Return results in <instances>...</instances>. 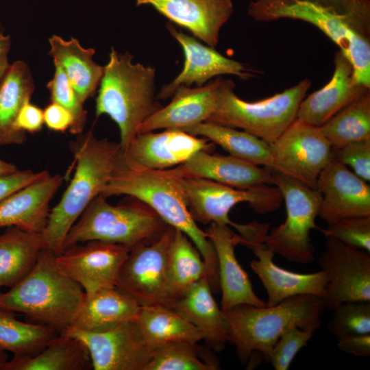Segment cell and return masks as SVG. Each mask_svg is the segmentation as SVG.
<instances>
[{
	"label": "cell",
	"instance_id": "15",
	"mask_svg": "<svg viewBox=\"0 0 370 370\" xmlns=\"http://www.w3.org/2000/svg\"><path fill=\"white\" fill-rule=\"evenodd\" d=\"M131 248L97 240L75 244L56 256L60 267L86 295L116 287L119 272Z\"/></svg>",
	"mask_w": 370,
	"mask_h": 370
},
{
	"label": "cell",
	"instance_id": "11",
	"mask_svg": "<svg viewBox=\"0 0 370 370\" xmlns=\"http://www.w3.org/2000/svg\"><path fill=\"white\" fill-rule=\"evenodd\" d=\"M270 146L272 171L313 189L320 173L334 158L332 147L319 127L297 119Z\"/></svg>",
	"mask_w": 370,
	"mask_h": 370
},
{
	"label": "cell",
	"instance_id": "22",
	"mask_svg": "<svg viewBox=\"0 0 370 370\" xmlns=\"http://www.w3.org/2000/svg\"><path fill=\"white\" fill-rule=\"evenodd\" d=\"M206 232L217 255L222 312L241 304L267 306L255 293L247 273L237 260L234 249L239 244L238 234L228 225L216 223H210Z\"/></svg>",
	"mask_w": 370,
	"mask_h": 370
},
{
	"label": "cell",
	"instance_id": "46",
	"mask_svg": "<svg viewBox=\"0 0 370 370\" xmlns=\"http://www.w3.org/2000/svg\"><path fill=\"white\" fill-rule=\"evenodd\" d=\"M338 347L356 357L370 356V334H349L337 339Z\"/></svg>",
	"mask_w": 370,
	"mask_h": 370
},
{
	"label": "cell",
	"instance_id": "2",
	"mask_svg": "<svg viewBox=\"0 0 370 370\" xmlns=\"http://www.w3.org/2000/svg\"><path fill=\"white\" fill-rule=\"evenodd\" d=\"M101 195L106 198L121 195L136 198L166 223L184 233L206 264L212 292L220 291L215 249L206 231L191 217L180 177L172 168L159 170L143 167L130 160L121 149L110 180Z\"/></svg>",
	"mask_w": 370,
	"mask_h": 370
},
{
	"label": "cell",
	"instance_id": "33",
	"mask_svg": "<svg viewBox=\"0 0 370 370\" xmlns=\"http://www.w3.org/2000/svg\"><path fill=\"white\" fill-rule=\"evenodd\" d=\"M181 130L208 139L232 156L272 170L273 158L270 145L245 131L208 121Z\"/></svg>",
	"mask_w": 370,
	"mask_h": 370
},
{
	"label": "cell",
	"instance_id": "47",
	"mask_svg": "<svg viewBox=\"0 0 370 370\" xmlns=\"http://www.w3.org/2000/svg\"><path fill=\"white\" fill-rule=\"evenodd\" d=\"M10 47V36L5 35L0 26V86L11 64L8 61Z\"/></svg>",
	"mask_w": 370,
	"mask_h": 370
},
{
	"label": "cell",
	"instance_id": "29",
	"mask_svg": "<svg viewBox=\"0 0 370 370\" xmlns=\"http://www.w3.org/2000/svg\"><path fill=\"white\" fill-rule=\"evenodd\" d=\"M35 84L28 64L16 60L10 66L0 86V146L22 145L25 132L15 121L23 106L30 101Z\"/></svg>",
	"mask_w": 370,
	"mask_h": 370
},
{
	"label": "cell",
	"instance_id": "13",
	"mask_svg": "<svg viewBox=\"0 0 370 370\" xmlns=\"http://www.w3.org/2000/svg\"><path fill=\"white\" fill-rule=\"evenodd\" d=\"M175 228L169 225L156 241L132 248L116 287L141 306L166 301V258Z\"/></svg>",
	"mask_w": 370,
	"mask_h": 370
},
{
	"label": "cell",
	"instance_id": "35",
	"mask_svg": "<svg viewBox=\"0 0 370 370\" xmlns=\"http://www.w3.org/2000/svg\"><path fill=\"white\" fill-rule=\"evenodd\" d=\"M14 313L0 308V350L14 356H33L59 334L47 325L21 321Z\"/></svg>",
	"mask_w": 370,
	"mask_h": 370
},
{
	"label": "cell",
	"instance_id": "1",
	"mask_svg": "<svg viewBox=\"0 0 370 370\" xmlns=\"http://www.w3.org/2000/svg\"><path fill=\"white\" fill-rule=\"evenodd\" d=\"M247 12L258 22L288 18L315 26L351 62L355 79L370 88V0H252Z\"/></svg>",
	"mask_w": 370,
	"mask_h": 370
},
{
	"label": "cell",
	"instance_id": "21",
	"mask_svg": "<svg viewBox=\"0 0 370 370\" xmlns=\"http://www.w3.org/2000/svg\"><path fill=\"white\" fill-rule=\"evenodd\" d=\"M332 77L321 89L304 98L299 104L296 119L308 124L321 127L354 101L370 89L354 78V67L341 51L334 58Z\"/></svg>",
	"mask_w": 370,
	"mask_h": 370
},
{
	"label": "cell",
	"instance_id": "38",
	"mask_svg": "<svg viewBox=\"0 0 370 370\" xmlns=\"http://www.w3.org/2000/svg\"><path fill=\"white\" fill-rule=\"evenodd\" d=\"M332 310L328 329L337 339L349 334H370V301L343 302Z\"/></svg>",
	"mask_w": 370,
	"mask_h": 370
},
{
	"label": "cell",
	"instance_id": "12",
	"mask_svg": "<svg viewBox=\"0 0 370 370\" xmlns=\"http://www.w3.org/2000/svg\"><path fill=\"white\" fill-rule=\"evenodd\" d=\"M87 347L95 370H145L157 347L148 343L135 321L99 330L69 327L62 332Z\"/></svg>",
	"mask_w": 370,
	"mask_h": 370
},
{
	"label": "cell",
	"instance_id": "34",
	"mask_svg": "<svg viewBox=\"0 0 370 370\" xmlns=\"http://www.w3.org/2000/svg\"><path fill=\"white\" fill-rule=\"evenodd\" d=\"M135 322L145 339L154 347L171 341L197 343L204 339L201 331L161 304L142 306Z\"/></svg>",
	"mask_w": 370,
	"mask_h": 370
},
{
	"label": "cell",
	"instance_id": "7",
	"mask_svg": "<svg viewBox=\"0 0 370 370\" xmlns=\"http://www.w3.org/2000/svg\"><path fill=\"white\" fill-rule=\"evenodd\" d=\"M128 198L112 205L102 195L86 207L68 232L63 251L92 240L122 244L131 249L158 239L169 225L140 200Z\"/></svg>",
	"mask_w": 370,
	"mask_h": 370
},
{
	"label": "cell",
	"instance_id": "31",
	"mask_svg": "<svg viewBox=\"0 0 370 370\" xmlns=\"http://www.w3.org/2000/svg\"><path fill=\"white\" fill-rule=\"evenodd\" d=\"M92 365L89 352L78 338L59 333L33 356H14L4 370H89Z\"/></svg>",
	"mask_w": 370,
	"mask_h": 370
},
{
	"label": "cell",
	"instance_id": "36",
	"mask_svg": "<svg viewBox=\"0 0 370 370\" xmlns=\"http://www.w3.org/2000/svg\"><path fill=\"white\" fill-rule=\"evenodd\" d=\"M332 148L370 140V89L319 127Z\"/></svg>",
	"mask_w": 370,
	"mask_h": 370
},
{
	"label": "cell",
	"instance_id": "20",
	"mask_svg": "<svg viewBox=\"0 0 370 370\" xmlns=\"http://www.w3.org/2000/svg\"><path fill=\"white\" fill-rule=\"evenodd\" d=\"M147 5L172 23L189 30L208 46L217 47L223 25L233 14L232 0H135Z\"/></svg>",
	"mask_w": 370,
	"mask_h": 370
},
{
	"label": "cell",
	"instance_id": "40",
	"mask_svg": "<svg viewBox=\"0 0 370 370\" xmlns=\"http://www.w3.org/2000/svg\"><path fill=\"white\" fill-rule=\"evenodd\" d=\"M320 230L350 247L370 252V216L343 218Z\"/></svg>",
	"mask_w": 370,
	"mask_h": 370
},
{
	"label": "cell",
	"instance_id": "16",
	"mask_svg": "<svg viewBox=\"0 0 370 370\" xmlns=\"http://www.w3.org/2000/svg\"><path fill=\"white\" fill-rule=\"evenodd\" d=\"M166 27L181 45L184 62L179 75L171 83L162 86L157 99H165L173 96L181 85L190 86L196 84L197 86H201L209 79L221 75H233L243 79L254 76L256 71L241 62L223 56L213 47L203 45L194 37L178 31L173 23H168Z\"/></svg>",
	"mask_w": 370,
	"mask_h": 370
},
{
	"label": "cell",
	"instance_id": "37",
	"mask_svg": "<svg viewBox=\"0 0 370 370\" xmlns=\"http://www.w3.org/2000/svg\"><path fill=\"white\" fill-rule=\"evenodd\" d=\"M219 362L210 354L201 355L197 343L171 341L158 345L145 370H216Z\"/></svg>",
	"mask_w": 370,
	"mask_h": 370
},
{
	"label": "cell",
	"instance_id": "27",
	"mask_svg": "<svg viewBox=\"0 0 370 370\" xmlns=\"http://www.w3.org/2000/svg\"><path fill=\"white\" fill-rule=\"evenodd\" d=\"M141 307L116 287L100 290L86 295L71 327L84 331H99L135 321Z\"/></svg>",
	"mask_w": 370,
	"mask_h": 370
},
{
	"label": "cell",
	"instance_id": "30",
	"mask_svg": "<svg viewBox=\"0 0 370 370\" xmlns=\"http://www.w3.org/2000/svg\"><path fill=\"white\" fill-rule=\"evenodd\" d=\"M43 248L41 234L8 227L0 234V288H11L26 277Z\"/></svg>",
	"mask_w": 370,
	"mask_h": 370
},
{
	"label": "cell",
	"instance_id": "24",
	"mask_svg": "<svg viewBox=\"0 0 370 370\" xmlns=\"http://www.w3.org/2000/svg\"><path fill=\"white\" fill-rule=\"evenodd\" d=\"M59 174L32 183L0 201V227L15 226L42 234L49 215V203L61 186Z\"/></svg>",
	"mask_w": 370,
	"mask_h": 370
},
{
	"label": "cell",
	"instance_id": "48",
	"mask_svg": "<svg viewBox=\"0 0 370 370\" xmlns=\"http://www.w3.org/2000/svg\"><path fill=\"white\" fill-rule=\"evenodd\" d=\"M18 170L15 164L0 159V177L14 173Z\"/></svg>",
	"mask_w": 370,
	"mask_h": 370
},
{
	"label": "cell",
	"instance_id": "10",
	"mask_svg": "<svg viewBox=\"0 0 370 370\" xmlns=\"http://www.w3.org/2000/svg\"><path fill=\"white\" fill-rule=\"evenodd\" d=\"M180 181L188 210L196 222L224 224L237 231L241 224L229 217L236 204L248 203L256 212L262 214L278 210L283 199L278 187L272 184L239 189L206 178L180 177Z\"/></svg>",
	"mask_w": 370,
	"mask_h": 370
},
{
	"label": "cell",
	"instance_id": "23",
	"mask_svg": "<svg viewBox=\"0 0 370 370\" xmlns=\"http://www.w3.org/2000/svg\"><path fill=\"white\" fill-rule=\"evenodd\" d=\"M180 177L206 178L239 189L262 184L273 185V171L261 168L231 155L212 154L200 151L184 163L173 167Z\"/></svg>",
	"mask_w": 370,
	"mask_h": 370
},
{
	"label": "cell",
	"instance_id": "17",
	"mask_svg": "<svg viewBox=\"0 0 370 370\" xmlns=\"http://www.w3.org/2000/svg\"><path fill=\"white\" fill-rule=\"evenodd\" d=\"M321 195L319 216L328 225L349 217L370 216V186L333 158L316 184Z\"/></svg>",
	"mask_w": 370,
	"mask_h": 370
},
{
	"label": "cell",
	"instance_id": "9",
	"mask_svg": "<svg viewBox=\"0 0 370 370\" xmlns=\"http://www.w3.org/2000/svg\"><path fill=\"white\" fill-rule=\"evenodd\" d=\"M273 185L284 200L286 217L265 236L264 243L288 261L308 264L314 259L310 231L320 230L315 219L319 216L321 195L317 189L280 173L273 171Z\"/></svg>",
	"mask_w": 370,
	"mask_h": 370
},
{
	"label": "cell",
	"instance_id": "8",
	"mask_svg": "<svg viewBox=\"0 0 370 370\" xmlns=\"http://www.w3.org/2000/svg\"><path fill=\"white\" fill-rule=\"evenodd\" d=\"M214 110L207 121L242 129L271 145L296 119L301 101L312 82L306 78L282 92L256 101H247L234 92V82L218 77Z\"/></svg>",
	"mask_w": 370,
	"mask_h": 370
},
{
	"label": "cell",
	"instance_id": "42",
	"mask_svg": "<svg viewBox=\"0 0 370 370\" xmlns=\"http://www.w3.org/2000/svg\"><path fill=\"white\" fill-rule=\"evenodd\" d=\"M332 150L336 160L350 167L366 182L370 181V140L352 143Z\"/></svg>",
	"mask_w": 370,
	"mask_h": 370
},
{
	"label": "cell",
	"instance_id": "41",
	"mask_svg": "<svg viewBox=\"0 0 370 370\" xmlns=\"http://www.w3.org/2000/svg\"><path fill=\"white\" fill-rule=\"evenodd\" d=\"M314 331L297 327L284 332L274 345L269 362L275 370H287L299 351L308 345Z\"/></svg>",
	"mask_w": 370,
	"mask_h": 370
},
{
	"label": "cell",
	"instance_id": "26",
	"mask_svg": "<svg viewBox=\"0 0 370 370\" xmlns=\"http://www.w3.org/2000/svg\"><path fill=\"white\" fill-rule=\"evenodd\" d=\"M165 306L201 331L207 345L221 352L228 342L229 325L216 303L208 277L195 283L180 298Z\"/></svg>",
	"mask_w": 370,
	"mask_h": 370
},
{
	"label": "cell",
	"instance_id": "28",
	"mask_svg": "<svg viewBox=\"0 0 370 370\" xmlns=\"http://www.w3.org/2000/svg\"><path fill=\"white\" fill-rule=\"evenodd\" d=\"M49 42V53L53 63L58 64L63 69L82 101L84 103L94 97L104 73V66L92 59L95 49L83 47L73 37L65 40L53 35Z\"/></svg>",
	"mask_w": 370,
	"mask_h": 370
},
{
	"label": "cell",
	"instance_id": "44",
	"mask_svg": "<svg viewBox=\"0 0 370 370\" xmlns=\"http://www.w3.org/2000/svg\"><path fill=\"white\" fill-rule=\"evenodd\" d=\"M44 124L51 131L64 132L73 123L71 113L62 106L51 101L43 110Z\"/></svg>",
	"mask_w": 370,
	"mask_h": 370
},
{
	"label": "cell",
	"instance_id": "32",
	"mask_svg": "<svg viewBox=\"0 0 370 370\" xmlns=\"http://www.w3.org/2000/svg\"><path fill=\"white\" fill-rule=\"evenodd\" d=\"M208 278L206 264L190 239L175 229L166 258V301L182 297L197 282Z\"/></svg>",
	"mask_w": 370,
	"mask_h": 370
},
{
	"label": "cell",
	"instance_id": "45",
	"mask_svg": "<svg viewBox=\"0 0 370 370\" xmlns=\"http://www.w3.org/2000/svg\"><path fill=\"white\" fill-rule=\"evenodd\" d=\"M43 125V110L30 101L23 106L15 121L16 127L25 133L40 132Z\"/></svg>",
	"mask_w": 370,
	"mask_h": 370
},
{
	"label": "cell",
	"instance_id": "39",
	"mask_svg": "<svg viewBox=\"0 0 370 370\" xmlns=\"http://www.w3.org/2000/svg\"><path fill=\"white\" fill-rule=\"evenodd\" d=\"M52 79L47 84L51 101L56 102L67 109L73 116V123L69 129L73 134L83 132L87 121V111L84 102L73 87L61 66L56 63Z\"/></svg>",
	"mask_w": 370,
	"mask_h": 370
},
{
	"label": "cell",
	"instance_id": "19",
	"mask_svg": "<svg viewBox=\"0 0 370 370\" xmlns=\"http://www.w3.org/2000/svg\"><path fill=\"white\" fill-rule=\"evenodd\" d=\"M243 245L251 249L258 258L250 262V267L266 290L267 306L297 295L309 294L321 298L325 295L328 278L323 271L298 273L278 267L273 262L275 253L263 240L248 241Z\"/></svg>",
	"mask_w": 370,
	"mask_h": 370
},
{
	"label": "cell",
	"instance_id": "5",
	"mask_svg": "<svg viewBox=\"0 0 370 370\" xmlns=\"http://www.w3.org/2000/svg\"><path fill=\"white\" fill-rule=\"evenodd\" d=\"M325 310L321 297L302 294L273 306L241 304L223 312L229 325L228 343L235 346L245 364L253 352L260 353L269 362L274 345L292 328L317 330Z\"/></svg>",
	"mask_w": 370,
	"mask_h": 370
},
{
	"label": "cell",
	"instance_id": "18",
	"mask_svg": "<svg viewBox=\"0 0 370 370\" xmlns=\"http://www.w3.org/2000/svg\"><path fill=\"white\" fill-rule=\"evenodd\" d=\"M215 144L178 129L138 133L125 150L136 164L151 169H167L184 163L200 151L211 152Z\"/></svg>",
	"mask_w": 370,
	"mask_h": 370
},
{
	"label": "cell",
	"instance_id": "6",
	"mask_svg": "<svg viewBox=\"0 0 370 370\" xmlns=\"http://www.w3.org/2000/svg\"><path fill=\"white\" fill-rule=\"evenodd\" d=\"M132 60L128 52L119 53L111 48L95 99L97 118L106 114L116 123L123 150L140 125L162 107L155 96L156 69Z\"/></svg>",
	"mask_w": 370,
	"mask_h": 370
},
{
	"label": "cell",
	"instance_id": "3",
	"mask_svg": "<svg viewBox=\"0 0 370 370\" xmlns=\"http://www.w3.org/2000/svg\"><path fill=\"white\" fill-rule=\"evenodd\" d=\"M70 147L75 171L60 201L50 211L41 234L45 248L57 256L62 253L72 226L109 182L122 149L119 143L96 138L92 130L78 134Z\"/></svg>",
	"mask_w": 370,
	"mask_h": 370
},
{
	"label": "cell",
	"instance_id": "4",
	"mask_svg": "<svg viewBox=\"0 0 370 370\" xmlns=\"http://www.w3.org/2000/svg\"><path fill=\"white\" fill-rule=\"evenodd\" d=\"M56 256L43 248L30 273L8 291L0 292V308L21 312L60 333L72 325L86 293L60 267Z\"/></svg>",
	"mask_w": 370,
	"mask_h": 370
},
{
	"label": "cell",
	"instance_id": "43",
	"mask_svg": "<svg viewBox=\"0 0 370 370\" xmlns=\"http://www.w3.org/2000/svg\"><path fill=\"white\" fill-rule=\"evenodd\" d=\"M49 175L47 170L34 172L31 169L0 177V201L15 191Z\"/></svg>",
	"mask_w": 370,
	"mask_h": 370
},
{
	"label": "cell",
	"instance_id": "25",
	"mask_svg": "<svg viewBox=\"0 0 370 370\" xmlns=\"http://www.w3.org/2000/svg\"><path fill=\"white\" fill-rule=\"evenodd\" d=\"M218 77L206 85L190 88L180 86L171 102L147 118L138 134L160 129H178L207 121L216 104Z\"/></svg>",
	"mask_w": 370,
	"mask_h": 370
},
{
	"label": "cell",
	"instance_id": "14",
	"mask_svg": "<svg viewBox=\"0 0 370 370\" xmlns=\"http://www.w3.org/2000/svg\"><path fill=\"white\" fill-rule=\"evenodd\" d=\"M326 238L318 260L328 278L322 298L325 308L332 310L346 301H370V252L333 237Z\"/></svg>",
	"mask_w": 370,
	"mask_h": 370
},
{
	"label": "cell",
	"instance_id": "49",
	"mask_svg": "<svg viewBox=\"0 0 370 370\" xmlns=\"http://www.w3.org/2000/svg\"><path fill=\"white\" fill-rule=\"evenodd\" d=\"M8 356L5 352L0 350V370H4V367L7 362Z\"/></svg>",
	"mask_w": 370,
	"mask_h": 370
}]
</instances>
